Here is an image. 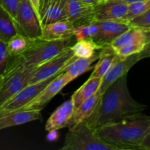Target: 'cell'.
<instances>
[{
    "instance_id": "484cf974",
    "label": "cell",
    "mask_w": 150,
    "mask_h": 150,
    "mask_svg": "<svg viewBox=\"0 0 150 150\" xmlns=\"http://www.w3.org/2000/svg\"><path fill=\"white\" fill-rule=\"evenodd\" d=\"M31 40H32L19 33L12 37L7 42L10 57L18 56L23 53L28 48Z\"/></svg>"
},
{
    "instance_id": "d6a6232c",
    "label": "cell",
    "mask_w": 150,
    "mask_h": 150,
    "mask_svg": "<svg viewBox=\"0 0 150 150\" xmlns=\"http://www.w3.org/2000/svg\"><path fill=\"white\" fill-rule=\"evenodd\" d=\"M54 1V0H40V16L42 12L45 10V8Z\"/></svg>"
},
{
    "instance_id": "f546056e",
    "label": "cell",
    "mask_w": 150,
    "mask_h": 150,
    "mask_svg": "<svg viewBox=\"0 0 150 150\" xmlns=\"http://www.w3.org/2000/svg\"><path fill=\"white\" fill-rule=\"evenodd\" d=\"M10 55L7 42L0 40V75L3 76L10 60Z\"/></svg>"
},
{
    "instance_id": "277c9868",
    "label": "cell",
    "mask_w": 150,
    "mask_h": 150,
    "mask_svg": "<svg viewBox=\"0 0 150 150\" xmlns=\"http://www.w3.org/2000/svg\"><path fill=\"white\" fill-rule=\"evenodd\" d=\"M62 150H120L101 140L95 130L91 128L86 122L80 123L76 128L68 132L65 136Z\"/></svg>"
},
{
    "instance_id": "6da1fadb",
    "label": "cell",
    "mask_w": 150,
    "mask_h": 150,
    "mask_svg": "<svg viewBox=\"0 0 150 150\" xmlns=\"http://www.w3.org/2000/svg\"><path fill=\"white\" fill-rule=\"evenodd\" d=\"M146 105L135 100L127 86V74L111 83L100 95L95 111L86 120L91 128L96 130L107 123L143 112Z\"/></svg>"
},
{
    "instance_id": "83f0119b",
    "label": "cell",
    "mask_w": 150,
    "mask_h": 150,
    "mask_svg": "<svg viewBox=\"0 0 150 150\" xmlns=\"http://www.w3.org/2000/svg\"><path fill=\"white\" fill-rule=\"evenodd\" d=\"M149 10H150V0L137 1L127 4V11L123 18L122 21L127 23V22L132 18Z\"/></svg>"
},
{
    "instance_id": "3957f363",
    "label": "cell",
    "mask_w": 150,
    "mask_h": 150,
    "mask_svg": "<svg viewBox=\"0 0 150 150\" xmlns=\"http://www.w3.org/2000/svg\"><path fill=\"white\" fill-rule=\"evenodd\" d=\"M73 44L72 38L63 40H45L40 38L32 40L28 48L23 53L10 57L4 75L25 67L40 65Z\"/></svg>"
},
{
    "instance_id": "4fadbf2b",
    "label": "cell",
    "mask_w": 150,
    "mask_h": 150,
    "mask_svg": "<svg viewBox=\"0 0 150 150\" xmlns=\"http://www.w3.org/2000/svg\"><path fill=\"white\" fill-rule=\"evenodd\" d=\"M67 18L74 27L93 21L94 7L84 4L80 0H65Z\"/></svg>"
},
{
    "instance_id": "2e32d148",
    "label": "cell",
    "mask_w": 150,
    "mask_h": 150,
    "mask_svg": "<svg viewBox=\"0 0 150 150\" xmlns=\"http://www.w3.org/2000/svg\"><path fill=\"white\" fill-rule=\"evenodd\" d=\"M41 119L40 110H21L0 116V130Z\"/></svg>"
},
{
    "instance_id": "e575fe53",
    "label": "cell",
    "mask_w": 150,
    "mask_h": 150,
    "mask_svg": "<svg viewBox=\"0 0 150 150\" xmlns=\"http://www.w3.org/2000/svg\"><path fill=\"white\" fill-rule=\"evenodd\" d=\"M57 136H58V133H57V130H52V131H49V133H48V141H52L56 140L57 139Z\"/></svg>"
},
{
    "instance_id": "f1b7e54d",
    "label": "cell",
    "mask_w": 150,
    "mask_h": 150,
    "mask_svg": "<svg viewBox=\"0 0 150 150\" xmlns=\"http://www.w3.org/2000/svg\"><path fill=\"white\" fill-rule=\"evenodd\" d=\"M150 10L144 12L139 16H136L127 22V24L131 28L150 29Z\"/></svg>"
},
{
    "instance_id": "603a6c76",
    "label": "cell",
    "mask_w": 150,
    "mask_h": 150,
    "mask_svg": "<svg viewBox=\"0 0 150 150\" xmlns=\"http://www.w3.org/2000/svg\"><path fill=\"white\" fill-rule=\"evenodd\" d=\"M148 44H150V35L138 38L114 50L117 57L123 59L132 54L141 53Z\"/></svg>"
},
{
    "instance_id": "d4e9b609",
    "label": "cell",
    "mask_w": 150,
    "mask_h": 150,
    "mask_svg": "<svg viewBox=\"0 0 150 150\" xmlns=\"http://www.w3.org/2000/svg\"><path fill=\"white\" fill-rule=\"evenodd\" d=\"M150 35V29H139V28H131L127 29L125 32L117 37L116 39L111 42L110 44L114 49L119 48L120 46L125 45L134 40L138 38H143V37L149 36Z\"/></svg>"
},
{
    "instance_id": "cb8c5ba5",
    "label": "cell",
    "mask_w": 150,
    "mask_h": 150,
    "mask_svg": "<svg viewBox=\"0 0 150 150\" xmlns=\"http://www.w3.org/2000/svg\"><path fill=\"white\" fill-rule=\"evenodd\" d=\"M70 48L77 58H89L96 54L97 50H100L103 47L100 46L92 40H81L76 41Z\"/></svg>"
},
{
    "instance_id": "5bb4252c",
    "label": "cell",
    "mask_w": 150,
    "mask_h": 150,
    "mask_svg": "<svg viewBox=\"0 0 150 150\" xmlns=\"http://www.w3.org/2000/svg\"><path fill=\"white\" fill-rule=\"evenodd\" d=\"M74 26L68 20L59 21L42 26V35L40 39L45 40H63L73 37Z\"/></svg>"
},
{
    "instance_id": "d6986e66",
    "label": "cell",
    "mask_w": 150,
    "mask_h": 150,
    "mask_svg": "<svg viewBox=\"0 0 150 150\" xmlns=\"http://www.w3.org/2000/svg\"><path fill=\"white\" fill-rule=\"evenodd\" d=\"M117 57L114 48L111 45H105L98 53V62L95 64V69L90 77H98L103 79L108 70L112 65Z\"/></svg>"
},
{
    "instance_id": "7a4b0ae2",
    "label": "cell",
    "mask_w": 150,
    "mask_h": 150,
    "mask_svg": "<svg viewBox=\"0 0 150 150\" xmlns=\"http://www.w3.org/2000/svg\"><path fill=\"white\" fill-rule=\"evenodd\" d=\"M101 140L120 150H150V117L141 112L95 130Z\"/></svg>"
},
{
    "instance_id": "ac0fdd59",
    "label": "cell",
    "mask_w": 150,
    "mask_h": 150,
    "mask_svg": "<svg viewBox=\"0 0 150 150\" xmlns=\"http://www.w3.org/2000/svg\"><path fill=\"white\" fill-rule=\"evenodd\" d=\"M98 59V54H95L89 58H76L62 70L64 76L71 82L85 72L91 69L92 64Z\"/></svg>"
},
{
    "instance_id": "44dd1931",
    "label": "cell",
    "mask_w": 150,
    "mask_h": 150,
    "mask_svg": "<svg viewBox=\"0 0 150 150\" xmlns=\"http://www.w3.org/2000/svg\"><path fill=\"white\" fill-rule=\"evenodd\" d=\"M101 82V78L89 77V79L74 92L73 96L71 97L74 105V110L99 89Z\"/></svg>"
},
{
    "instance_id": "9c48e42d",
    "label": "cell",
    "mask_w": 150,
    "mask_h": 150,
    "mask_svg": "<svg viewBox=\"0 0 150 150\" xmlns=\"http://www.w3.org/2000/svg\"><path fill=\"white\" fill-rule=\"evenodd\" d=\"M69 83L70 81L68 79L64 76L63 72H62L52 81L50 82L34 99H32V100L16 111H21V110H40L41 111L48 103V102L55 95L59 93L60 91Z\"/></svg>"
},
{
    "instance_id": "7c38bea8",
    "label": "cell",
    "mask_w": 150,
    "mask_h": 150,
    "mask_svg": "<svg viewBox=\"0 0 150 150\" xmlns=\"http://www.w3.org/2000/svg\"><path fill=\"white\" fill-rule=\"evenodd\" d=\"M97 22L99 26V31L92 40L101 47L110 45L114 39L130 28L127 23L122 21Z\"/></svg>"
},
{
    "instance_id": "9a60e30c",
    "label": "cell",
    "mask_w": 150,
    "mask_h": 150,
    "mask_svg": "<svg viewBox=\"0 0 150 150\" xmlns=\"http://www.w3.org/2000/svg\"><path fill=\"white\" fill-rule=\"evenodd\" d=\"M74 111L73 102L70 98L60 105L51 114L45 123V130L48 132L59 130L67 127L68 122Z\"/></svg>"
},
{
    "instance_id": "4316f807",
    "label": "cell",
    "mask_w": 150,
    "mask_h": 150,
    "mask_svg": "<svg viewBox=\"0 0 150 150\" xmlns=\"http://www.w3.org/2000/svg\"><path fill=\"white\" fill-rule=\"evenodd\" d=\"M99 31L98 22L93 21L86 24L74 28L73 36L76 38V40H93L98 35Z\"/></svg>"
},
{
    "instance_id": "4dcf8cb0",
    "label": "cell",
    "mask_w": 150,
    "mask_h": 150,
    "mask_svg": "<svg viewBox=\"0 0 150 150\" xmlns=\"http://www.w3.org/2000/svg\"><path fill=\"white\" fill-rule=\"evenodd\" d=\"M18 4L19 0H0V5L14 19H16Z\"/></svg>"
},
{
    "instance_id": "ba28073f",
    "label": "cell",
    "mask_w": 150,
    "mask_h": 150,
    "mask_svg": "<svg viewBox=\"0 0 150 150\" xmlns=\"http://www.w3.org/2000/svg\"><path fill=\"white\" fill-rule=\"evenodd\" d=\"M59 74L51 76L42 81L32 84H28L25 86L18 93L16 94L14 97L10 98L5 103L0 106V116L16 111L32 100Z\"/></svg>"
},
{
    "instance_id": "8992f818",
    "label": "cell",
    "mask_w": 150,
    "mask_h": 150,
    "mask_svg": "<svg viewBox=\"0 0 150 150\" xmlns=\"http://www.w3.org/2000/svg\"><path fill=\"white\" fill-rule=\"evenodd\" d=\"M70 47L71 46L67 47L55 57L37 66L32 73L29 84L42 81L51 76L62 73L66 66L77 58L74 55Z\"/></svg>"
},
{
    "instance_id": "e0dca14e",
    "label": "cell",
    "mask_w": 150,
    "mask_h": 150,
    "mask_svg": "<svg viewBox=\"0 0 150 150\" xmlns=\"http://www.w3.org/2000/svg\"><path fill=\"white\" fill-rule=\"evenodd\" d=\"M100 95L101 92L98 89L93 95L83 101L77 108L74 110L71 118L70 119L67 125L69 131L73 130V129L76 128V126L79 125L80 123L86 121L90 117L98 105Z\"/></svg>"
},
{
    "instance_id": "5b68a950",
    "label": "cell",
    "mask_w": 150,
    "mask_h": 150,
    "mask_svg": "<svg viewBox=\"0 0 150 150\" xmlns=\"http://www.w3.org/2000/svg\"><path fill=\"white\" fill-rule=\"evenodd\" d=\"M16 23L19 34L31 40L40 38L42 25L29 0H19Z\"/></svg>"
},
{
    "instance_id": "8d00e7d4",
    "label": "cell",
    "mask_w": 150,
    "mask_h": 150,
    "mask_svg": "<svg viewBox=\"0 0 150 150\" xmlns=\"http://www.w3.org/2000/svg\"><path fill=\"white\" fill-rule=\"evenodd\" d=\"M2 80H3V76H1V75H0V86H1V82H2Z\"/></svg>"
},
{
    "instance_id": "ffe728a7",
    "label": "cell",
    "mask_w": 150,
    "mask_h": 150,
    "mask_svg": "<svg viewBox=\"0 0 150 150\" xmlns=\"http://www.w3.org/2000/svg\"><path fill=\"white\" fill-rule=\"evenodd\" d=\"M64 20H67L65 0H54L45 8L40 16L42 26Z\"/></svg>"
},
{
    "instance_id": "8fae6325",
    "label": "cell",
    "mask_w": 150,
    "mask_h": 150,
    "mask_svg": "<svg viewBox=\"0 0 150 150\" xmlns=\"http://www.w3.org/2000/svg\"><path fill=\"white\" fill-rule=\"evenodd\" d=\"M127 11V4L117 1L105 0L94 7L93 21H122Z\"/></svg>"
},
{
    "instance_id": "30bf717a",
    "label": "cell",
    "mask_w": 150,
    "mask_h": 150,
    "mask_svg": "<svg viewBox=\"0 0 150 150\" xmlns=\"http://www.w3.org/2000/svg\"><path fill=\"white\" fill-rule=\"evenodd\" d=\"M142 59V58L140 53L132 54L123 59H121L117 56L112 65L111 66L106 74L103 77L102 82L99 88V91L101 94L119 78L127 74L130 69Z\"/></svg>"
},
{
    "instance_id": "1f68e13d",
    "label": "cell",
    "mask_w": 150,
    "mask_h": 150,
    "mask_svg": "<svg viewBox=\"0 0 150 150\" xmlns=\"http://www.w3.org/2000/svg\"><path fill=\"white\" fill-rule=\"evenodd\" d=\"M31 5L33 7L34 10L36 13L37 16L39 17L40 20V0H29Z\"/></svg>"
},
{
    "instance_id": "d590c367",
    "label": "cell",
    "mask_w": 150,
    "mask_h": 150,
    "mask_svg": "<svg viewBox=\"0 0 150 150\" xmlns=\"http://www.w3.org/2000/svg\"><path fill=\"white\" fill-rule=\"evenodd\" d=\"M112 1H120V2L125 3V4H132V3L137 2V1H145V0H112Z\"/></svg>"
},
{
    "instance_id": "7402d4cb",
    "label": "cell",
    "mask_w": 150,
    "mask_h": 150,
    "mask_svg": "<svg viewBox=\"0 0 150 150\" xmlns=\"http://www.w3.org/2000/svg\"><path fill=\"white\" fill-rule=\"evenodd\" d=\"M18 33L15 19L0 5V40L7 42Z\"/></svg>"
},
{
    "instance_id": "836d02e7",
    "label": "cell",
    "mask_w": 150,
    "mask_h": 150,
    "mask_svg": "<svg viewBox=\"0 0 150 150\" xmlns=\"http://www.w3.org/2000/svg\"><path fill=\"white\" fill-rule=\"evenodd\" d=\"M81 1H82L84 4H88V5L92 6V7H95V6L98 5L100 3L103 2L105 0H80Z\"/></svg>"
},
{
    "instance_id": "52a82bcc",
    "label": "cell",
    "mask_w": 150,
    "mask_h": 150,
    "mask_svg": "<svg viewBox=\"0 0 150 150\" xmlns=\"http://www.w3.org/2000/svg\"><path fill=\"white\" fill-rule=\"evenodd\" d=\"M36 67H25L2 76L3 80L0 86V106L29 84L32 73Z\"/></svg>"
}]
</instances>
